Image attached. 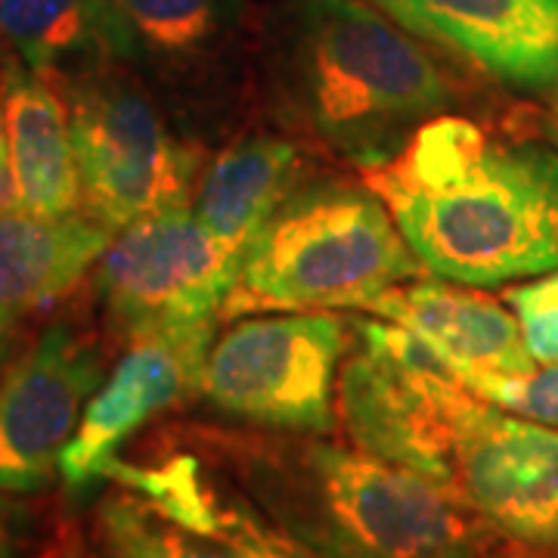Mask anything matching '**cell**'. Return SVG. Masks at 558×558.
I'll list each match as a JSON object with an SVG mask.
<instances>
[{
	"mask_svg": "<svg viewBox=\"0 0 558 558\" xmlns=\"http://www.w3.org/2000/svg\"><path fill=\"white\" fill-rule=\"evenodd\" d=\"M69 116L84 215L116 233L190 202L199 159L134 87L84 81L72 87Z\"/></svg>",
	"mask_w": 558,
	"mask_h": 558,
	"instance_id": "cell-9",
	"label": "cell"
},
{
	"mask_svg": "<svg viewBox=\"0 0 558 558\" xmlns=\"http://www.w3.org/2000/svg\"><path fill=\"white\" fill-rule=\"evenodd\" d=\"M236 10L240 0H97L100 50L159 62L199 57Z\"/></svg>",
	"mask_w": 558,
	"mask_h": 558,
	"instance_id": "cell-18",
	"label": "cell"
},
{
	"mask_svg": "<svg viewBox=\"0 0 558 558\" xmlns=\"http://www.w3.org/2000/svg\"><path fill=\"white\" fill-rule=\"evenodd\" d=\"M357 339L336 388L351 444L453 490V407L465 385L398 323L363 319Z\"/></svg>",
	"mask_w": 558,
	"mask_h": 558,
	"instance_id": "cell-8",
	"label": "cell"
},
{
	"mask_svg": "<svg viewBox=\"0 0 558 558\" xmlns=\"http://www.w3.org/2000/svg\"><path fill=\"white\" fill-rule=\"evenodd\" d=\"M363 178L432 277L502 286L558 270V153L543 143L444 112Z\"/></svg>",
	"mask_w": 558,
	"mask_h": 558,
	"instance_id": "cell-1",
	"label": "cell"
},
{
	"mask_svg": "<svg viewBox=\"0 0 558 558\" xmlns=\"http://www.w3.org/2000/svg\"><path fill=\"white\" fill-rule=\"evenodd\" d=\"M7 78H10V69L0 75V161H10V153H7Z\"/></svg>",
	"mask_w": 558,
	"mask_h": 558,
	"instance_id": "cell-24",
	"label": "cell"
},
{
	"mask_svg": "<svg viewBox=\"0 0 558 558\" xmlns=\"http://www.w3.org/2000/svg\"><path fill=\"white\" fill-rule=\"evenodd\" d=\"M10 319L0 317V363H3V357H7V351H10Z\"/></svg>",
	"mask_w": 558,
	"mask_h": 558,
	"instance_id": "cell-26",
	"label": "cell"
},
{
	"mask_svg": "<svg viewBox=\"0 0 558 558\" xmlns=\"http://www.w3.org/2000/svg\"><path fill=\"white\" fill-rule=\"evenodd\" d=\"M407 32L515 90L558 84V0H376Z\"/></svg>",
	"mask_w": 558,
	"mask_h": 558,
	"instance_id": "cell-12",
	"label": "cell"
},
{
	"mask_svg": "<svg viewBox=\"0 0 558 558\" xmlns=\"http://www.w3.org/2000/svg\"><path fill=\"white\" fill-rule=\"evenodd\" d=\"M299 146L282 137H248L230 146L202 180L196 215L218 240L248 252L260 227L299 190Z\"/></svg>",
	"mask_w": 558,
	"mask_h": 558,
	"instance_id": "cell-17",
	"label": "cell"
},
{
	"mask_svg": "<svg viewBox=\"0 0 558 558\" xmlns=\"http://www.w3.org/2000/svg\"><path fill=\"white\" fill-rule=\"evenodd\" d=\"M453 490L499 537L558 558V428L465 388L453 407Z\"/></svg>",
	"mask_w": 558,
	"mask_h": 558,
	"instance_id": "cell-10",
	"label": "cell"
},
{
	"mask_svg": "<svg viewBox=\"0 0 558 558\" xmlns=\"http://www.w3.org/2000/svg\"><path fill=\"white\" fill-rule=\"evenodd\" d=\"M0 35L35 75H50L81 50H100L97 0H0Z\"/></svg>",
	"mask_w": 558,
	"mask_h": 558,
	"instance_id": "cell-19",
	"label": "cell"
},
{
	"mask_svg": "<svg viewBox=\"0 0 558 558\" xmlns=\"http://www.w3.org/2000/svg\"><path fill=\"white\" fill-rule=\"evenodd\" d=\"M102 385V360L69 326L44 329L0 381V494H38Z\"/></svg>",
	"mask_w": 558,
	"mask_h": 558,
	"instance_id": "cell-11",
	"label": "cell"
},
{
	"mask_svg": "<svg viewBox=\"0 0 558 558\" xmlns=\"http://www.w3.org/2000/svg\"><path fill=\"white\" fill-rule=\"evenodd\" d=\"M7 153L16 183V208L40 218L75 215L81 205L72 116L44 75L10 69Z\"/></svg>",
	"mask_w": 558,
	"mask_h": 558,
	"instance_id": "cell-16",
	"label": "cell"
},
{
	"mask_svg": "<svg viewBox=\"0 0 558 558\" xmlns=\"http://www.w3.org/2000/svg\"><path fill=\"white\" fill-rule=\"evenodd\" d=\"M506 413L558 428V363H537L519 376H497L469 388Z\"/></svg>",
	"mask_w": 558,
	"mask_h": 558,
	"instance_id": "cell-20",
	"label": "cell"
},
{
	"mask_svg": "<svg viewBox=\"0 0 558 558\" xmlns=\"http://www.w3.org/2000/svg\"><path fill=\"white\" fill-rule=\"evenodd\" d=\"M506 304L519 317L531 357L537 363H558V270L506 289Z\"/></svg>",
	"mask_w": 558,
	"mask_h": 558,
	"instance_id": "cell-21",
	"label": "cell"
},
{
	"mask_svg": "<svg viewBox=\"0 0 558 558\" xmlns=\"http://www.w3.org/2000/svg\"><path fill=\"white\" fill-rule=\"evenodd\" d=\"M0 57H3V53H0Z\"/></svg>",
	"mask_w": 558,
	"mask_h": 558,
	"instance_id": "cell-27",
	"label": "cell"
},
{
	"mask_svg": "<svg viewBox=\"0 0 558 558\" xmlns=\"http://www.w3.org/2000/svg\"><path fill=\"white\" fill-rule=\"evenodd\" d=\"M366 311L416 336L465 388L537 366L512 307L475 289L428 279L400 282L369 301Z\"/></svg>",
	"mask_w": 558,
	"mask_h": 558,
	"instance_id": "cell-14",
	"label": "cell"
},
{
	"mask_svg": "<svg viewBox=\"0 0 558 558\" xmlns=\"http://www.w3.org/2000/svg\"><path fill=\"white\" fill-rule=\"evenodd\" d=\"M242 258L183 205L119 230L102 252L97 289L128 341H215Z\"/></svg>",
	"mask_w": 558,
	"mask_h": 558,
	"instance_id": "cell-6",
	"label": "cell"
},
{
	"mask_svg": "<svg viewBox=\"0 0 558 558\" xmlns=\"http://www.w3.org/2000/svg\"><path fill=\"white\" fill-rule=\"evenodd\" d=\"M348 323L323 311L252 317L211 341L199 391L218 413L286 435L336 428Z\"/></svg>",
	"mask_w": 558,
	"mask_h": 558,
	"instance_id": "cell-7",
	"label": "cell"
},
{
	"mask_svg": "<svg viewBox=\"0 0 558 558\" xmlns=\"http://www.w3.org/2000/svg\"><path fill=\"white\" fill-rule=\"evenodd\" d=\"M279 87L282 109L360 171L395 159L450 102L438 62L363 0H301Z\"/></svg>",
	"mask_w": 558,
	"mask_h": 558,
	"instance_id": "cell-3",
	"label": "cell"
},
{
	"mask_svg": "<svg viewBox=\"0 0 558 558\" xmlns=\"http://www.w3.org/2000/svg\"><path fill=\"white\" fill-rule=\"evenodd\" d=\"M196 447L307 558H478L502 539L459 494L357 447L215 428Z\"/></svg>",
	"mask_w": 558,
	"mask_h": 558,
	"instance_id": "cell-2",
	"label": "cell"
},
{
	"mask_svg": "<svg viewBox=\"0 0 558 558\" xmlns=\"http://www.w3.org/2000/svg\"><path fill=\"white\" fill-rule=\"evenodd\" d=\"M102 481L40 558H307L199 447L112 459Z\"/></svg>",
	"mask_w": 558,
	"mask_h": 558,
	"instance_id": "cell-4",
	"label": "cell"
},
{
	"mask_svg": "<svg viewBox=\"0 0 558 558\" xmlns=\"http://www.w3.org/2000/svg\"><path fill=\"white\" fill-rule=\"evenodd\" d=\"M478 558H553V556H539V553H527V549H519V546H506V549H490V553H484Z\"/></svg>",
	"mask_w": 558,
	"mask_h": 558,
	"instance_id": "cell-25",
	"label": "cell"
},
{
	"mask_svg": "<svg viewBox=\"0 0 558 558\" xmlns=\"http://www.w3.org/2000/svg\"><path fill=\"white\" fill-rule=\"evenodd\" d=\"M422 270L391 211L369 186H307L282 202L252 240L220 319L366 307Z\"/></svg>",
	"mask_w": 558,
	"mask_h": 558,
	"instance_id": "cell-5",
	"label": "cell"
},
{
	"mask_svg": "<svg viewBox=\"0 0 558 558\" xmlns=\"http://www.w3.org/2000/svg\"><path fill=\"white\" fill-rule=\"evenodd\" d=\"M208 348L211 341H131V351L90 398L75 438L62 450V484L78 494L102 481L124 440L174 403L196 395Z\"/></svg>",
	"mask_w": 558,
	"mask_h": 558,
	"instance_id": "cell-13",
	"label": "cell"
},
{
	"mask_svg": "<svg viewBox=\"0 0 558 558\" xmlns=\"http://www.w3.org/2000/svg\"><path fill=\"white\" fill-rule=\"evenodd\" d=\"M112 230L90 215L0 211V317L16 323L69 295L102 258Z\"/></svg>",
	"mask_w": 558,
	"mask_h": 558,
	"instance_id": "cell-15",
	"label": "cell"
},
{
	"mask_svg": "<svg viewBox=\"0 0 558 558\" xmlns=\"http://www.w3.org/2000/svg\"><path fill=\"white\" fill-rule=\"evenodd\" d=\"M16 208V183H13V171H10V161L0 165V211H10Z\"/></svg>",
	"mask_w": 558,
	"mask_h": 558,
	"instance_id": "cell-23",
	"label": "cell"
},
{
	"mask_svg": "<svg viewBox=\"0 0 558 558\" xmlns=\"http://www.w3.org/2000/svg\"><path fill=\"white\" fill-rule=\"evenodd\" d=\"M16 549V524H13V509L7 499L0 497V558H13Z\"/></svg>",
	"mask_w": 558,
	"mask_h": 558,
	"instance_id": "cell-22",
	"label": "cell"
}]
</instances>
